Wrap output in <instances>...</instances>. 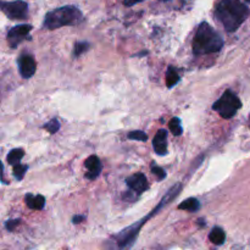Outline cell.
Masks as SVG:
<instances>
[{
  "mask_svg": "<svg viewBox=\"0 0 250 250\" xmlns=\"http://www.w3.org/2000/svg\"><path fill=\"white\" fill-rule=\"evenodd\" d=\"M215 17L227 32H236L250 16L249 7L242 0H220Z\"/></svg>",
  "mask_w": 250,
  "mask_h": 250,
  "instance_id": "cell-1",
  "label": "cell"
},
{
  "mask_svg": "<svg viewBox=\"0 0 250 250\" xmlns=\"http://www.w3.org/2000/svg\"><path fill=\"white\" fill-rule=\"evenodd\" d=\"M181 190H182V185H181V183L172 186V187H171L170 189L166 192V194L164 195L163 199L160 200V203L158 204V207H156L155 209H154L153 211L148 215V216L144 217V219L141 220L139 222H136V224L131 225V226H128L127 229H122L119 234H116V236H115L117 246L122 249L131 248V247L134 244V242H136L137 236H138V233H139V229H141V227L146 224V220L150 219V217L154 216L155 214H158V212L160 211L164 207H166V205L170 204L173 199H176V198L180 195Z\"/></svg>",
  "mask_w": 250,
  "mask_h": 250,
  "instance_id": "cell-2",
  "label": "cell"
},
{
  "mask_svg": "<svg viewBox=\"0 0 250 250\" xmlns=\"http://www.w3.org/2000/svg\"><path fill=\"white\" fill-rule=\"evenodd\" d=\"M224 44L225 42L222 37L208 22H202L198 26L193 38V54L207 55V54L219 53Z\"/></svg>",
  "mask_w": 250,
  "mask_h": 250,
  "instance_id": "cell-3",
  "label": "cell"
},
{
  "mask_svg": "<svg viewBox=\"0 0 250 250\" xmlns=\"http://www.w3.org/2000/svg\"><path fill=\"white\" fill-rule=\"evenodd\" d=\"M82 12L75 5H65L58 7L45 15L43 26L46 29H58L65 26H73L82 21Z\"/></svg>",
  "mask_w": 250,
  "mask_h": 250,
  "instance_id": "cell-4",
  "label": "cell"
},
{
  "mask_svg": "<svg viewBox=\"0 0 250 250\" xmlns=\"http://www.w3.org/2000/svg\"><path fill=\"white\" fill-rule=\"evenodd\" d=\"M242 107V102L238 98V95L231 89H227L224 94L221 95L220 99L212 105V110L219 112L220 116L225 120H229L237 114L239 109Z\"/></svg>",
  "mask_w": 250,
  "mask_h": 250,
  "instance_id": "cell-5",
  "label": "cell"
},
{
  "mask_svg": "<svg viewBox=\"0 0 250 250\" xmlns=\"http://www.w3.org/2000/svg\"><path fill=\"white\" fill-rule=\"evenodd\" d=\"M0 7L10 20H26L28 17V4L23 0L1 1Z\"/></svg>",
  "mask_w": 250,
  "mask_h": 250,
  "instance_id": "cell-6",
  "label": "cell"
},
{
  "mask_svg": "<svg viewBox=\"0 0 250 250\" xmlns=\"http://www.w3.org/2000/svg\"><path fill=\"white\" fill-rule=\"evenodd\" d=\"M32 31L31 24H17V26L12 27L9 32H7V42L9 45L12 49L17 48L20 43L29 38V32Z\"/></svg>",
  "mask_w": 250,
  "mask_h": 250,
  "instance_id": "cell-7",
  "label": "cell"
},
{
  "mask_svg": "<svg viewBox=\"0 0 250 250\" xmlns=\"http://www.w3.org/2000/svg\"><path fill=\"white\" fill-rule=\"evenodd\" d=\"M126 185L132 192H134L136 194H142V193L146 192L149 189V182L146 180V175L141 172H137L134 175L129 176L126 178Z\"/></svg>",
  "mask_w": 250,
  "mask_h": 250,
  "instance_id": "cell-8",
  "label": "cell"
},
{
  "mask_svg": "<svg viewBox=\"0 0 250 250\" xmlns=\"http://www.w3.org/2000/svg\"><path fill=\"white\" fill-rule=\"evenodd\" d=\"M36 70H37V63L33 56L28 55V54H23V55L20 56L19 71L22 78L28 80V78L33 77V75L36 73Z\"/></svg>",
  "mask_w": 250,
  "mask_h": 250,
  "instance_id": "cell-9",
  "label": "cell"
},
{
  "mask_svg": "<svg viewBox=\"0 0 250 250\" xmlns=\"http://www.w3.org/2000/svg\"><path fill=\"white\" fill-rule=\"evenodd\" d=\"M85 167H87V173H85V178L89 181H94L99 177L100 172L103 170V165L100 159L97 155H90L89 158L85 160Z\"/></svg>",
  "mask_w": 250,
  "mask_h": 250,
  "instance_id": "cell-10",
  "label": "cell"
},
{
  "mask_svg": "<svg viewBox=\"0 0 250 250\" xmlns=\"http://www.w3.org/2000/svg\"><path fill=\"white\" fill-rule=\"evenodd\" d=\"M153 148L158 155L164 156L167 154V131L159 129L153 139Z\"/></svg>",
  "mask_w": 250,
  "mask_h": 250,
  "instance_id": "cell-11",
  "label": "cell"
},
{
  "mask_svg": "<svg viewBox=\"0 0 250 250\" xmlns=\"http://www.w3.org/2000/svg\"><path fill=\"white\" fill-rule=\"evenodd\" d=\"M24 202H26L27 208H29L31 210H43L45 207V198L41 194H26Z\"/></svg>",
  "mask_w": 250,
  "mask_h": 250,
  "instance_id": "cell-12",
  "label": "cell"
},
{
  "mask_svg": "<svg viewBox=\"0 0 250 250\" xmlns=\"http://www.w3.org/2000/svg\"><path fill=\"white\" fill-rule=\"evenodd\" d=\"M209 239L215 246H222L226 241V233L221 227H214L209 234Z\"/></svg>",
  "mask_w": 250,
  "mask_h": 250,
  "instance_id": "cell-13",
  "label": "cell"
},
{
  "mask_svg": "<svg viewBox=\"0 0 250 250\" xmlns=\"http://www.w3.org/2000/svg\"><path fill=\"white\" fill-rule=\"evenodd\" d=\"M200 202L197 199V198H188L185 202L181 203L178 205V210H186V211L189 212H195L200 209Z\"/></svg>",
  "mask_w": 250,
  "mask_h": 250,
  "instance_id": "cell-14",
  "label": "cell"
},
{
  "mask_svg": "<svg viewBox=\"0 0 250 250\" xmlns=\"http://www.w3.org/2000/svg\"><path fill=\"white\" fill-rule=\"evenodd\" d=\"M180 75H178L177 70L173 66H168L167 71H166V85L167 88H173L178 82H180Z\"/></svg>",
  "mask_w": 250,
  "mask_h": 250,
  "instance_id": "cell-15",
  "label": "cell"
},
{
  "mask_svg": "<svg viewBox=\"0 0 250 250\" xmlns=\"http://www.w3.org/2000/svg\"><path fill=\"white\" fill-rule=\"evenodd\" d=\"M24 156V151L23 149L21 148H16V149H12V150H10V153L7 154V158H6V161L9 163V165H17V164H20V161L22 160V158Z\"/></svg>",
  "mask_w": 250,
  "mask_h": 250,
  "instance_id": "cell-16",
  "label": "cell"
},
{
  "mask_svg": "<svg viewBox=\"0 0 250 250\" xmlns=\"http://www.w3.org/2000/svg\"><path fill=\"white\" fill-rule=\"evenodd\" d=\"M168 128L172 132L173 136H181L183 133V127L181 125V120L178 117H172L168 122Z\"/></svg>",
  "mask_w": 250,
  "mask_h": 250,
  "instance_id": "cell-17",
  "label": "cell"
},
{
  "mask_svg": "<svg viewBox=\"0 0 250 250\" xmlns=\"http://www.w3.org/2000/svg\"><path fill=\"white\" fill-rule=\"evenodd\" d=\"M27 170H28V166H27V165H22L21 163L17 164V165H15L14 168H12V173H14V177L16 178L17 181L23 180V177H24V175H26Z\"/></svg>",
  "mask_w": 250,
  "mask_h": 250,
  "instance_id": "cell-18",
  "label": "cell"
},
{
  "mask_svg": "<svg viewBox=\"0 0 250 250\" xmlns=\"http://www.w3.org/2000/svg\"><path fill=\"white\" fill-rule=\"evenodd\" d=\"M43 128L46 129V131H48L49 133H51V134L56 133V132H58L59 129H60V121H59V120H56V119L50 120V121H49L48 124L44 125Z\"/></svg>",
  "mask_w": 250,
  "mask_h": 250,
  "instance_id": "cell-19",
  "label": "cell"
},
{
  "mask_svg": "<svg viewBox=\"0 0 250 250\" xmlns=\"http://www.w3.org/2000/svg\"><path fill=\"white\" fill-rule=\"evenodd\" d=\"M127 138L132 139V141H141V142H146L148 136L146 133H144L143 131H132L127 134Z\"/></svg>",
  "mask_w": 250,
  "mask_h": 250,
  "instance_id": "cell-20",
  "label": "cell"
},
{
  "mask_svg": "<svg viewBox=\"0 0 250 250\" xmlns=\"http://www.w3.org/2000/svg\"><path fill=\"white\" fill-rule=\"evenodd\" d=\"M88 48H89V44H88L87 42H78V43H76L75 49H73V55L75 56L82 55L84 51L88 50Z\"/></svg>",
  "mask_w": 250,
  "mask_h": 250,
  "instance_id": "cell-21",
  "label": "cell"
},
{
  "mask_svg": "<svg viewBox=\"0 0 250 250\" xmlns=\"http://www.w3.org/2000/svg\"><path fill=\"white\" fill-rule=\"evenodd\" d=\"M151 172H153L154 176L158 178V181H163L166 178L165 170H164V168H161L160 166L155 165V164H151Z\"/></svg>",
  "mask_w": 250,
  "mask_h": 250,
  "instance_id": "cell-22",
  "label": "cell"
},
{
  "mask_svg": "<svg viewBox=\"0 0 250 250\" xmlns=\"http://www.w3.org/2000/svg\"><path fill=\"white\" fill-rule=\"evenodd\" d=\"M20 222H21V220L16 219V220H7L6 222H5V229H7V231H14L15 227L19 226Z\"/></svg>",
  "mask_w": 250,
  "mask_h": 250,
  "instance_id": "cell-23",
  "label": "cell"
},
{
  "mask_svg": "<svg viewBox=\"0 0 250 250\" xmlns=\"http://www.w3.org/2000/svg\"><path fill=\"white\" fill-rule=\"evenodd\" d=\"M143 1H146V0H124V4L126 5V6H133V5L139 4V2Z\"/></svg>",
  "mask_w": 250,
  "mask_h": 250,
  "instance_id": "cell-24",
  "label": "cell"
},
{
  "mask_svg": "<svg viewBox=\"0 0 250 250\" xmlns=\"http://www.w3.org/2000/svg\"><path fill=\"white\" fill-rule=\"evenodd\" d=\"M84 220H85V216H83V215H76V216H73L72 222L75 225H77V224H81V222H83Z\"/></svg>",
  "mask_w": 250,
  "mask_h": 250,
  "instance_id": "cell-25",
  "label": "cell"
},
{
  "mask_svg": "<svg viewBox=\"0 0 250 250\" xmlns=\"http://www.w3.org/2000/svg\"><path fill=\"white\" fill-rule=\"evenodd\" d=\"M199 225H200V226H204V225H205L204 222H203V220H202V219L199 220Z\"/></svg>",
  "mask_w": 250,
  "mask_h": 250,
  "instance_id": "cell-26",
  "label": "cell"
},
{
  "mask_svg": "<svg viewBox=\"0 0 250 250\" xmlns=\"http://www.w3.org/2000/svg\"><path fill=\"white\" fill-rule=\"evenodd\" d=\"M246 1H248V2H249V4H250V0H246Z\"/></svg>",
  "mask_w": 250,
  "mask_h": 250,
  "instance_id": "cell-27",
  "label": "cell"
},
{
  "mask_svg": "<svg viewBox=\"0 0 250 250\" xmlns=\"http://www.w3.org/2000/svg\"><path fill=\"white\" fill-rule=\"evenodd\" d=\"M249 122H250V116H249Z\"/></svg>",
  "mask_w": 250,
  "mask_h": 250,
  "instance_id": "cell-28",
  "label": "cell"
}]
</instances>
